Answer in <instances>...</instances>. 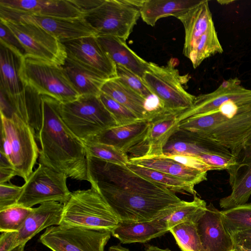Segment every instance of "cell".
<instances>
[{
  "label": "cell",
  "instance_id": "cell-1",
  "mask_svg": "<svg viewBox=\"0 0 251 251\" xmlns=\"http://www.w3.org/2000/svg\"><path fill=\"white\" fill-rule=\"evenodd\" d=\"M41 101L42 123L36 135L41 146L39 163L68 177L88 181L85 145L63 121L61 103L47 96H41Z\"/></svg>",
  "mask_w": 251,
  "mask_h": 251
},
{
  "label": "cell",
  "instance_id": "cell-2",
  "mask_svg": "<svg viewBox=\"0 0 251 251\" xmlns=\"http://www.w3.org/2000/svg\"><path fill=\"white\" fill-rule=\"evenodd\" d=\"M91 185L102 195L120 222H142L164 218L186 201L178 197H158L131 193L106 182Z\"/></svg>",
  "mask_w": 251,
  "mask_h": 251
},
{
  "label": "cell",
  "instance_id": "cell-3",
  "mask_svg": "<svg viewBox=\"0 0 251 251\" xmlns=\"http://www.w3.org/2000/svg\"><path fill=\"white\" fill-rule=\"evenodd\" d=\"M120 221L96 189L71 192L64 204L60 225L111 232Z\"/></svg>",
  "mask_w": 251,
  "mask_h": 251
},
{
  "label": "cell",
  "instance_id": "cell-4",
  "mask_svg": "<svg viewBox=\"0 0 251 251\" xmlns=\"http://www.w3.org/2000/svg\"><path fill=\"white\" fill-rule=\"evenodd\" d=\"M0 153L8 160L17 176L26 181L39 156L34 130L16 114H0Z\"/></svg>",
  "mask_w": 251,
  "mask_h": 251
},
{
  "label": "cell",
  "instance_id": "cell-5",
  "mask_svg": "<svg viewBox=\"0 0 251 251\" xmlns=\"http://www.w3.org/2000/svg\"><path fill=\"white\" fill-rule=\"evenodd\" d=\"M60 114L65 124L83 142L118 126L99 96L81 95L72 101L61 103Z\"/></svg>",
  "mask_w": 251,
  "mask_h": 251
},
{
  "label": "cell",
  "instance_id": "cell-6",
  "mask_svg": "<svg viewBox=\"0 0 251 251\" xmlns=\"http://www.w3.org/2000/svg\"><path fill=\"white\" fill-rule=\"evenodd\" d=\"M20 75L25 86L40 95L49 96L61 103L80 96L61 66L24 56Z\"/></svg>",
  "mask_w": 251,
  "mask_h": 251
},
{
  "label": "cell",
  "instance_id": "cell-7",
  "mask_svg": "<svg viewBox=\"0 0 251 251\" xmlns=\"http://www.w3.org/2000/svg\"><path fill=\"white\" fill-rule=\"evenodd\" d=\"M144 0H103L84 18L98 36L128 39L140 16Z\"/></svg>",
  "mask_w": 251,
  "mask_h": 251
},
{
  "label": "cell",
  "instance_id": "cell-8",
  "mask_svg": "<svg viewBox=\"0 0 251 251\" xmlns=\"http://www.w3.org/2000/svg\"><path fill=\"white\" fill-rule=\"evenodd\" d=\"M176 64L175 58L165 66L150 62L143 80L165 110L178 114L192 106L196 96L184 89Z\"/></svg>",
  "mask_w": 251,
  "mask_h": 251
},
{
  "label": "cell",
  "instance_id": "cell-9",
  "mask_svg": "<svg viewBox=\"0 0 251 251\" xmlns=\"http://www.w3.org/2000/svg\"><path fill=\"white\" fill-rule=\"evenodd\" d=\"M86 159L88 181L91 184L106 182L134 193L158 197H177L164 186L133 173L126 166L110 163L88 155Z\"/></svg>",
  "mask_w": 251,
  "mask_h": 251
},
{
  "label": "cell",
  "instance_id": "cell-10",
  "mask_svg": "<svg viewBox=\"0 0 251 251\" xmlns=\"http://www.w3.org/2000/svg\"><path fill=\"white\" fill-rule=\"evenodd\" d=\"M18 38L28 57L62 66L67 58L63 44L33 23L0 18Z\"/></svg>",
  "mask_w": 251,
  "mask_h": 251
},
{
  "label": "cell",
  "instance_id": "cell-11",
  "mask_svg": "<svg viewBox=\"0 0 251 251\" xmlns=\"http://www.w3.org/2000/svg\"><path fill=\"white\" fill-rule=\"evenodd\" d=\"M67 178L65 174L39 163L22 186L17 204L32 208L51 201L64 204L71 194L67 186Z\"/></svg>",
  "mask_w": 251,
  "mask_h": 251
},
{
  "label": "cell",
  "instance_id": "cell-12",
  "mask_svg": "<svg viewBox=\"0 0 251 251\" xmlns=\"http://www.w3.org/2000/svg\"><path fill=\"white\" fill-rule=\"evenodd\" d=\"M111 233L80 227L53 226L39 241L51 251H104Z\"/></svg>",
  "mask_w": 251,
  "mask_h": 251
},
{
  "label": "cell",
  "instance_id": "cell-13",
  "mask_svg": "<svg viewBox=\"0 0 251 251\" xmlns=\"http://www.w3.org/2000/svg\"><path fill=\"white\" fill-rule=\"evenodd\" d=\"M214 115L213 127L201 136L221 144L238 158L245 142L251 134V102L239 105L230 117L219 109L214 111Z\"/></svg>",
  "mask_w": 251,
  "mask_h": 251
},
{
  "label": "cell",
  "instance_id": "cell-14",
  "mask_svg": "<svg viewBox=\"0 0 251 251\" xmlns=\"http://www.w3.org/2000/svg\"><path fill=\"white\" fill-rule=\"evenodd\" d=\"M0 18L33 23L41 26L61 43L87 36H98L84 17L66 19L23 14L0 6Z\"/></svg>",
  "mask_w": 251,
  "mask_h": 251
},
{
  "label": "cell",
  "instance_id": "cell-15",
  "mask_svg": "<svg viewBox=\"0 0 251 251\" xmlns=\"http://www.w3.org/2000/svg\"><path fill=\"white\" fill-rule=\"evenodd\" d=\"M62 43L67 58L106 80L117 77L116 65L101 47L97 36L84 37Z\"/></svg>",
  "mask_w": 251,
  "mask_h": 251
},
{
  "label": "cell",
  "instance_id": "cell-16",
  "mask_svg": "<svg viewBox=\"0 0 251 251\" xmlns=\"http://www.w3.org/2000/svg\"><path fill=\"white\" fill-rule=\"evenodd\" d=\"M251 102V90L242 86L237 78H229L213 92L196 97L192 106L179 113L177 118L180 123L191 117L217 110L226 103L243 104Z\"/></svg>",
  "mask_w": 251,
  "mask_h": 251
},
{
  "label": "cell",
  "instance_id": "cell-17",
  "mask_svg": "<svg viewBox=\"0 0 251 251\" xmlns=\"http://www.w3.org/2000/svg\"><path fill=\"white\" fill-rule=\"evenodd\" d=\"M0 89L6 94L17 115L24 114L27 107L25 86L20 75L22 57L7 46L0 44Z\"/></svg>",
  "mask_w": 251,
  "mask_h": 251
},
{
  "label": "cell",
  "instance_id": "cell-18",
  "mask_svg": "<svg viewBox=\"0 0 251 251\" xmlns=\"http://www.w3.org/2000/svg\"><path fill=\"white\" fill-rule=\"evenodd\" d=\"M177 114L163 110L149 121V127L143 140L131 152L134 157L159 156L172 135L179 129Z\"/></svg>",
  "mask_w": 251,
  "mask_h": 251
},
{
  "label": "cell",
  "instance_id": "cell-19",
  "mask_svg": "<svg viewBox=\"0 0 251 251\" xmlns=\"http://www.w3.org/2000/svg\"><path fill=\"white\" fill-rule=\"evenodd\" d=\"M204 251H233L231 235L226 228L221 211L210 203L196 223Z\"/></svg>",
  "mask_w": 251,
  "mask_h": 251
},
{
  "label": "cell",
  "instance_id": "cell-20",
  "mask_svg": "<svg viewBox=\"0 0 251 251\" xmlns=\"http://www.w3.org/2000/svg\"><path fill=\"white\" fill-rule=\"evenodd\" d=\"M0 6L42 17L74 19L85 16L73 0H0Z\"/></svg>",
  "mask_w": 251,
  "mask_h": 251
},
{
  "label": "cell",
  "instance_id": "cell-21",
  "mask_svg": "<svg viewBox=\"0 0 251 251\" xmlns=\"http://www.w3.org/2000/svg\"><path fill=\"white\" fill-rule=\"evenodd\" d=\"M204 153L234 156L227 148L217 142L179 128L172 135L161 156L179 154L197 157Z\"/></svg>",
  "mask_w": 251,
  "mask_h": 251
},
{
  "label": "cell",
  "instance_id": "cell-22",
  "mask_svg": "<svg viewBox=\"0 0 251 251\" xmlns=\"http://www.w3.org/2000/svg\"><path fill=\"white\" fill-rule=\"evenodd\" d=\"M244 151L241 160L227 170L232 191L219 201L221 208L229 209L247 203L251 195V151Z\"/></svg>",
  "mask_w": 251,
  "mask_h": 251
},
{
  "label": "cell",
  "instance_id": "cell-23",
  "mask_svg": "<svg viewBox=\"0 0 251 251\" xmlns=\"http://www.w3.org/2000/svg\"><path fill=\"white\" fill-rule=\"evenodd\" d=\"M149 127L148 120H139L130 124L107 129L88 141L111 145L127 154L143 140Z\"/></svg>",
  "mask_w": 251,
  "mask_h": 251
},
{
  "label": "cell",
  "instance_id": "cell-24",
  "mask_svg": "<svg viewBox=\"0 0 251 251\" xmlns=\"http://www.w3.org/2000/svg\"><path fill=\"white\" fill-rule=\"evenodd\" d=\"M185 30L183 53L189 58L201 37L214 26L208 1L201 2L178 18Z\"/></svg>",
  "mask_w": 251,
  "mask_h": 251
},
{
  "label": "cell",
  "instance_id": "cell-25",
  "mask_svg": "<svg viewBox=\"0 0 251 251\" xmlns=\"http://www.w3.org/2000/svg\"><path fill=\"white\" fill-rule=\"evenodd\" d=\"M63 207L64 204L51 201L33 208L18 231V245L26 244L45 228L60 225Z\"/></svg>",
  "mask_w": 251,
  "mask_h": 251
},
{
  "label": "cell",
  "instance_id": "cell-26",
  "mask_svg": "<svg viewBox=\"0 0 251 251\" xmlns=\"http://www.w3.org/2000/svg\"><path fill=\"white\" fill-rule=\"evenodd\" d=\"M164 218L142 222H119L111 235L124 244L146 243L169 231Z\"/></svg>",
  "mask_w": 251,
  "mask_h": 251
},
{
  "label": "cell",
  "instance_id": "cell-27",
  "mask_svg": "<svg viewBox=\"0 0 251 251\" xmlns=\"http://www.w3.org/2000/svg\"><path fill=\"white\" fill-rule=\"evenodd\" d=\"M101 47L112 61L120 65L143 79L148 70L150 62L138 56L131 50L124 41L113 36H97Z\"/></svg>",
  "mask_w": 251,
  "mask_h": 251
},
{
  "label": "cell",
  "instance_id": "cell-28",
  "mask_svg": "<svg viewBox=\"0 0 251 251\" xmlns=\"http://www.w3.org/2000/svg\"><path fill=\"white\" fill-rule=\"evenodd\" d=\"M129 162L138 166L160 171L186 181L198 184L207 180V172L187 167L163 156H142L129 158Z\"/></svg>",
  "mask_w": 251,
  "mask_h": 251
},
{
  "label": "cell",
  "instance_id": "cell-29",
  "mask_svg": "<svg viewBox=\"0 0 251 251\" xmlns=\"http://www.w3.org/2000/svg\"><path fill=\"white\" fill-rule=\"evenodd\" d=\"M201 0H145L140 7V16L147 25L153 26L160 19L174 16L178 19Z\"/></svg>",
  "mask_w": 251,
  "mask_h": 251
},
{
  "label": "cell",
  "instance_id": "cell-30",
  "mask_svg": "<svg viewBox=\"0 0 251 251\" xmlns=\"http://www.w3.org/2000/svg\"><path fill=\"white\" fill-rule=\"evenodd\" d=\"M101 92L126 107L139 119H150L148 100L123 84L117 77L106 81L101 87Z\"/></svg>",
  "mask_w": 251,
  "mask_h": 251
},
{
  "label": "cell",
  "instance_id": "cell-31",
  "mask_svg": "<svg viewBox=\"0 0 251 251\" xmlns=\"http://www.w3.org/2000/svg\"><path fill=\"white\" fill-rule=\"evenodd\" d=\"M62 67L80 96H99L103 84L107 80L67 57Z\"/></svg>",
  "mask_w": 251,
  "mask_h": 251
},
{
  "label": "cell",
  "instance_id": "cell-32",
  "mask_svg": "<svg viewBox=\"0 0 251 251\" xmlns=\"http://www.w3.org/2000/svg\"><path fill=\"white\" fill-rule=\"evenodd\" d=\"M126 167L133 173L155 183L160 184L171 191L182 194L196 195L195 184L155 170L137 165L129 162Z\"/></svg>",
  "mask_w": 251,
  "mask_h": 251
},
{
  "label": "cell",
  "instance_id": "cell-33",
  "mask_svg": "<svg viewBox=\"0 0 251 251\" xmlns=\"http://www.w3.org/2000/svg\"><path fill=\"white\" fill-rule=\"evenodd\" d=\"M206 206V202L196 195L192 201H186L164 220L169 229L183 223H196L205 213Z\"/></svg>",
  "mask_w": 251,
  "mask_h": 251
},
{
  "label": "cell",
  "instance_id": "cell-34",
  "mask_svg": "<svg viewBox=\"0 0 251 251\" xmlns=\"http://www.w3.org/2000/svg\"><path fill=\"white\" fill-rule=\"evenodd\" d=\"M223 52L215 26H213L200 39L189 59L193 67L196 68L207 58Z\"/></svg>",
  "mask_w": 251,
  "mask_h": 251
},
{
  "label": "cell",
  "instance_id": "cell-35",
  "mask_svg": "<svg viewBox=\"0 0 251 251\" xmlns=\"http://www.w3.org/2000/svg\"><path fill=\"white\" fill-rule=\"evenodd\" d=\"M169 231L182 251H204L196 223H181L171 228Z\"/></svg>",
  "mask_w": 251,
  "mask_h": 251
},
{
  "label": "cell",
  "instance_id": "cell-36",
  "mask_svg": "<svg viewBox=\"0 0 251 251\" xmlns=\"http://www.w3.org/2000/svg\"><path fill=\"white\" fill-rule=\"evenodd\" d=\"M221 211L224 224L231 235L251 229V203Z\"/></svg>",
  "mask_w": 251,
  "mask_h": 251
},
{
  "label": "cell",
  "instance_id": "cell-37",
  "mask_svg": "<svg viewBox=\"0 0 251 251\" xmlns=\"http://www.w3.org/2000/svg\"><path fill=\"white\" fill-rule=\"evenodd\" d=\"M83 143L88 155L121 166H126L129 162L127 154L114 146L95 141Z\"/></svg>",
  "mask_w": 251,
  "mask_h": 251
},
{
  "label": "cell",
  "instance_id": "cell-38",
  "mask_svg": "<svg viewBox=\"0 0 251 251\" xmlns=\"http://www.w3.org/2000/svg\"><path fill=\"white\" fill-rule=\"evenodd\" d=\"M33 208L16 204L0 211V232L19 231Z\"/></svg>",
  "mask_w": 251,
  "mask_h": 251
},
{
  "label": "cell",
  "instance_id": "cell-39",
  "mask_svg": "<svg viewBox=\"0 0 251 251\" xmlns=\"http://www.w3.org/2000/svg\"><path fill=\"white\" fill-rule=\"evenodd\" d=\"M99 97L118 126L130 124L140 120L132 111L109 96L101 92Z\"/></svg>",
  "mask_w": 251,
  "mask_h": 251
},
{
  "label": "cell",
  "instance_id": "cell-40",
  "mask_svg": "<svg viewBox=\"0 0 251 251\" xmlns=\"http://www.w3.org/2000/svg\"><path fill=\"white\" fill-rule=\"evenodd\" d=\"M116 65L117 78L126 86L148 100L154 96L146 86L142 78L118 64Z\"/></svg>",
  "mask_w": 251,
  "mask_h": 251
},
{
  "label": "cell",
  "instance_id": "cell-41",
  "mask_svg": "<svg viewBox=\"0 0 251 251\" xmlns=\"http://www.w3.org/2000/svg\"><path fill=\"white\" fill-rule=\"evenodd\" d=\"M22 190L10 182L0 184V211L16 205Z\"/></svg>",
  "mask_w": 251,
  "mask_h": 251
},
{
  "label": "cell",
  "instance_id": "cell-42",
  "mask_svg": "<svg viewBox=\"0 0 251 251\" xmlns=\"http://www.w3.org/2000/svg\"><path fill=\"white\" fill-rule=\"evenodd\" d=\"M0 44L7 46L22 57L25 55V50L18 38L1 21L0 22Z\"/></svg>",
  "mask_w": 251,
  "mask_h": 251
},
{
  "label": "cell",
  "instance_id": "cell-43",
  "mask_svg": "<svg viewBox=\"0 0 251 251\" xmlns=\"http://www.w3.org/2000/svg\"><path fill=\"white\" fill-rule=\"evenodd\" d=\"M161 156L172 159L190 168L204 172L210 171L209 167L207 165L195 156L179 154Z\"/></svg>",
  "mask_w": 251,
  "mask_h": 251
},
{
  "label": "cell",
  "instance_id": "cell-44",
  "mask_svg": "<svg viewBox=\"0 0 251 251\" xmlns=\"http://www.w3.org/2000/svg\"><path fill=\"white\" fill-rule=\"evenodd\" d=\"M231 236L233 251H251V229L237 232Z\"/></svg>",
  "mask_w": 251,
  "mask_h": 251
},
{
  "label": "cell",
  "instance_id": "cell-45",
  "mask_svg": "<svg viewBox=\"0 0 251 251\" xmlns=\"http://www.w3.org/2000/svg\"><path fill=\"white\" fill-rule=\"evenodd\" d=\"M16 176V173L8 160L0 153V184L10 182V179Z\"/></svg>",
  "mask_w": 251,
  "mask_h": 251
},
{
  "label": "cell",
  "instance_id": "cell-46",
  "mask_svg": "<svg viewBox=\"0 0 251 251\" xmlns=\"http://www.w3.org/2000/svg\"><path fill=\"white\" fill-rule=\"evenodd\" d=\"M0 233V251H10L18 245V231H6Z\"/></svg>",
  "mask_w": 251,
  "mask_h": 251
},
{
  "label": "cell",
  "instance_id": "cell-47",
  "mask_svg": "<svg viewBox=\"0 0 251 251\" xmlns=\"http://www.w3.org/2000/svg\"><path fill=\"white\" fill-rule=\"evenodd\" d=\"M103 0H73V1L85 15L100 5L102 2Z\"/></svg>",
  "mask_w": 251,
  "mask_h": 251
},
{
  "label": "cell",
  "instance_id": "cell-48",
  "mask_svg": "<svg viewBox=\"0 0 251 251\" xmlns=\"http://www.w3.org/2000/svg\"><path fill=\"white\" fill-rule=\"evenodd\" d=\"M108 251H130L129 250L122 247L121 245H114L109 247Z\"/></svg>",
  "mask_w": 251,
  "mask_h": 251
},
{
  "label": "cell",
  "instance_id": "cell-49",
  "mask_svg": "<svg viewBox=\"0 0 251 251\" xmlns=\"http://www.w3.org/2000/svg\"><path fill=\"white\" fill-rule=\"evenodd\" d=\"M243 151H251V134L245 142Z\"/></svg>",
  "mask_w": 251,
  "mask_h": 251
},
{
  "label": "cell",
  "instance_id": "cell-50",
  "mask_svg": "<svg viewBox=\"0 0 251 251\" xmlns=\"http://www.w3.org/2000/svg\"><path fill=\"white\" fill-rule=\"evenodd\" d=\"M145 251H171L169 249H161L156 246H148L147 247Z\"/></svg>",
  "mask_w": 251,
  "mask_h": 251
},
{
  "label": "cell",
  "instance_id": "cell-51",
  "mask_svg": "<svg viewBox=\"0 0 251 251\" xmlns=\"http://www.w3.org/2000/svg\"><path fill=\"white\" fill-rule=\"evenodd\" d=\"M25 245V244H20L12 249L10 251H24Z\"/></svg>",
  "mask_w": 251,
  "mask_h": 251
},
{
  "label": "cell",
  "instance_id": "cell-52",
  "mask_svg": "<svg viewBox=\"0 0 251 251\" xmlns=\"http://www.w3.org/2000/svg\"><path fill=\"white\" fill-rule=\"evenodd\" d=\"M233 1H231V0H219V1H218V2L219 3H220L221 4H228V3H230V2H232Z\"/></svg>",
  "mask_w": 251,
  "mask_h": 251
}]
</instances>
